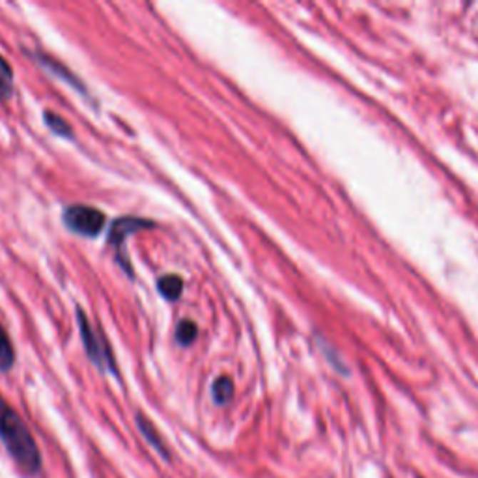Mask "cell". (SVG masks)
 I'll return each mask as SVG.
<instances>
[{"instance_id":"cell-1","label":"cell","mask_w":478,"mask_h":478,"mask_svg":"<svg viewBox=\"0 0 478 478\" xmlns=\"http://www.w3.org/2000/svg\"><path fill=\"white\" fill-rule=\"evenodd\" d=\"M0 439L8 452L26 474H36L41 469V454L25 420L0 395Z\"/></svg>"},{"instance_id":"cell-2","label":"cell","mask_w":478,"mask_h":478,"mask_svg":"<svg viewBox=\"0 0 478 478\" xmlns=\"http://www.w3.org/2000/svg\"><path fill=\"white\" fill-rule=\"evenodd\" d=\"M77 322L78 329H81V338H83L84 350H86V355L90 357V361L98 366L99 370H107V372H116V365H114V357L108 350V346L105 344L98 332L93 331V327L90 325L88 317L86 314L77 308Z\"/></svg>"},{"instance_id":"cell-3","label":"cell","mask_w":478,"mask_h":478,"mask_svg":"<svg viewBox=\"0 0 478 478\" xmlns=\"http://www.w3.org/2000/svg\"><path fill=\"white\" fill-rule=\"evenodd\" d=\"M63 225L68 226L73 234L84 235V238H96L103 230L107 217L98 208L90 205H69L63 210Z\"/></svg>"},{"instance_id":"cell-4","label":"cell","mask_w":478,"mask_h":478,"mask_svg":"<svg viewBox=\"0 0 478 478\" xmlns=\"http://www.w3.org/2000/svg\"><path fill=\"white\" fill-rule=\"evenodd\" d=\"M156 223H151V220L146 219H137V217H122V219H116L111 226V232H108V243L116 247L118 250V262L122 264L123 271L129 275H133L131 265L127 264L126 260H123V241L135 232H141V230L146 228H156Z\"/></svg>"},{"instance_id":"cell-5","label":"cell","mask_w":478,"mask_h":478,"mask_svg":"<svg viewBox=\"0 0 478 478\" xmlns=\"http://www.w3.org/2000/svg\"><path fill=\"white\" fill-rule=\"evenodd\" d=\"M36 59L39 60V63H41L45 69H49L51 73L56 75V77H60V78H63V81L71 84V86H75V88H77V92L86 93V90H84V84L78 83L77 78L73 77V73H71V71H68V69L63 68V66H60L56 60L49 59V56H45V54H36Z\"/></svg>"},{"instance_id":"cell-6","label":"cell","mask_w":478,"mask_h":478,"mask_svg":"<svg viewBox=\"0 0 478 478\" xmlns=\"http://www.w3.org/2000/svg\"><path fill=\"white\" fill-rule=\"evenodd\" d=\"M137 424L138 429H141V434L146 437L148 443H150L153 449L159 450L165 458H168V450H166L165 443H163L161 435H159V432L156 429V426L151 424L150 420H148L144 415H137Z\"/></svg>"},{"instance_id":"cell-7","label":"cell","mask_w":478,"mask_h":478,"mask_svg":"<svg viewBox=\"0 0 478 478\" xmlns=\"http://www.w3.org/2000/svg\"><path fill=\"white\" fill-rule=\"evenodd\" d=\"M157 288H159V293L163 298L168 299V301H176L183 292V278L180 275H165V277L159 278Z\"/></svg>"},{"instance_id":"cell-8","label":"cell","mask_w":478,"mask_h":478,"mask_svg":"<svg viewBox=\"0 0 478 478\" xmlns=\"http://www.w3.org/2000/svg\"><path fill=\"white\" fill-rule=\"evenodd\" d=\"M211 396H213L215 404H228L232 400V396H234V383H232V380L226 376L217 377L213 381V385H211Z\"/></svg>"},{"instance_id":"cell-9","label":"cell","mask_w":478,"mask_h":478,"mask_svg":"<svg viewBox=\"0 0 478 478\" xmlns=\"http://www.w3.org/2000/svg\"><path fill=\"white\" fill-rule=\"evenodd\" d=\"M15 350L11 346L10 337L6 335L4 327L0 325V370L8 372L14 366Z\"/></svg>"},{"instance_id":"cell-10","label":"cell","mask_w":478,"mask_h":478,"mask_svg":"<svg viewBox=\"0 0 478 478\" xmlns=\"http://www.w3.org/2000/svg\"><path fill=\"white\" fill-rule=\"evenodd\" d=\"M44 118H45V123H47V127H49L54 135H59V137H68V138L73 137L71 126H69V123L66 122L63 118H60L59 114H54V113H51V111H47V113L44 114Z\"/></svg>"},{"instance_id":"cell-11","label":"cell","mask_w":478,"mask_h":478,"mask_svg":"<svg viewBox=\"0 0 478 478\" xmlns=\"http://www.w3.org/2000/svg\"><path fill=\"white\" fill-rule=\"evenodd\" d=\"M198 337V325L193 320H183L176 329V340L181 346H189Z\"/></svg>"},{"instance_id":"cell-12","label":"cell","mask_w":478,"mask_h":478,"mask_svg":"<svg viewBox=\"0 0 478 478\" xmlns=\"http://www.w3.org/2000/svg\"><path fill=\"white\" fill-rule=\"evenodd\" d=\"M11 93V77L10 75L0 73V101L10 98Z\"/></svg>"}]
</instances>
